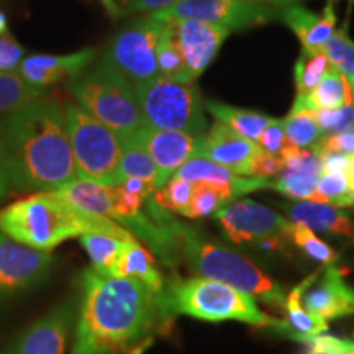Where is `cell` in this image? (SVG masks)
I'll return each mask as SVG.
<instances>
[{
    "label": "cell",
    "instance_id": "6da1fadb",
    "mask_svg": "<svg viewBox=\"0 0 354 354\" xmlns=\"http://www.w3.org/2000/svg\"><path fill=\"white\" fill-rule=\"evenodd\" d=\"M169 317L162 294L143 282L88 268L71 354H141Z\"/></svg>",
    "mask_w": 354,
    "mask_h": 354
},
{
    "label": "cell",
    "instance_id": "7a4b0ae2",
    "mask_svg": "<svg viewBox=\"0 0 354 354\" xmlns=\"http://www.w3.org/2000/svg\"><path fill=\"white\" fill-rule=\"evenodd\" d=\"M12 192H56L77 179L66 110L50 99L7 115L2 120Z\"/></svg>",
    "mask_w": 354,
    "mask_h": 354
},
{
    "label": "cell",
    "instance_id": "3957f363",
    "mask_svg": "<svg viewBox=\"0 0 354 354\" xmlns=\"http://www.w3.org/2000/svg\"><path fill=\"white\" fill-rule=\"evenodd\" d=\"M0 232L12 240L39 251H50L61 243L86 233H112L135 238L130 230L112 218L86 215L57 192H35L0 210Z\"/></svg>",
    "mask_w": 354,
    "mask_h": 354
},
{
    "label": "cell",
    "instance_id": "277c9868",
    "mask_svg": "<svg viewBox=\"0 0 354 354\" xmlns=\"http://www.w3.org/2000/svg\"><path fill=\"white\" fill-rule=\"evenodd\" d=\"M162 221L169 238V251H179L189 268L198 276L225 282L276 307H286V295L281 286L261 272L250 259L209 241L194 228L172 220L166 212Z\"/></svg>",
    "mask_w": 354,
    "mask_h": 354
},
{
    "label": "cell",
    "instance_id": "5b68a950",
    "mask_svg": "<svg viewBox=\"0 0 354 354\" xmlns=\"http://www.w3.org/2000/svg\"><path fill=\"white\" fill-rule=\"evenodd\" d=\"M162 300L169 315H187L207 322L238 320L254 326L289 328L284 322L261 312L250 294L215 279L192 277L177 281L162 292Z\"/></svg>",
    "mask_w": 354,
    "mask_h": 354
},
{
    "label": "cell",
    "instance_id": "8992f818",
    "mask_svg": "<svg viewBox=\"0 0 354 354\" xmlns=\"http://www.w3.org/2000/svg\"><path fill=\"white\" fill-rule=\"evenodd\" d=\"M69 91L79 107L123 141L133 138L143 127L135 86L104 57L71 79Z\"/></svg>",
    "mask_w": 354,
    "mask_h": 354
},
{
    "label": "cell",
    "instance_id": "52a82bcc",
    "mask_svg": "<svg viewBox=\"0 0 354 354\" xmlns=\"http://www.w3.org/2000/svg\"><path fill=\"white\" fill-rule=\"evenodd\" d=\"M143 127L151 130H179L203 136L209 130L205 102L196 84L156 76L135 86Z\"/></svg>",
    "mask_w": 354,
    "mask_h": 354
},
{
    "label": "cell",
    "instance_id": "ba28073f",
    "mask_svg": "<svg viewBox=\"0 0 354 354\" xmlns=\"http://www.w3.org/2000/svg\"><path fill=\"white\" fill-rule=\"evenodd\" d=\"M64 110L77 177L113 185L123 140L79 105H68Z\"/></svg>",
    "mask_w": 354,
    "mask_h": 354
},
{
    "label": "cell",
    "instance_id": "9c48e42d",
    "mask_svg": "<svg viewBox=\"0 0 354 354\" xmlns=\"http://www.w3.org/2000/svg\"><path fill=\"white\" fill-rule=\"evenodd\" d=\"M166 21L154 13L136 19L118 32L104 53V59L120 71L133 86L159 76L156 48Z\"/></svg>",
    "mask_w": 354,
    "mask_h": 354
},
{
    "label": "cell",
    "instance_id": "30bf717a",
    "mask_svg": "<svg viewBox=\"0 0 354 354\" xmlns=\"http://www.w3.org/2000/svg\"><path fill=\"white\" fill-rule=\"evenodd\" d=\"M220 228L233 243H259L264 250H282L290 240L289 221L268 207L245 198L216 212Z\"/></svg>",
    "mask_w": 354,
    "mask_h": 354
},
{
    "label": "cell",
    "instance_id": "8fae6325",
    "mask_svg": "<svg viewBox=\"0 0 354 354\" xmlns=\"http://www.w3.org/2000/svg\"><path fill=\"white\" fill-rule=\"evenodd\" d=\"M159 20H198L225 26L230 32L259 26L281 19L276 8L245 0H180L166 10L154 13Z\"/></svg>",
    "mask_w": 354,
    "mask_h": 354
},
{
    "label": "cell",
    "instance_id": "7c38bea8",
    "mask_svg": "<svg viewBox=\"0 0 354 354\" xmlns=\"http://www.w3.org/2000/svg\"><path fill=\"white\" fill-rule=\"evenodd\" d=\"M53 256L12 240L0 232V300L33 289L48 277Z\"/></svg>",
    "mask_w": 354,
    "mask_h": 354
},
{
    "label": "cell",
    "instance_id": "4fadbf2b",
    "mask_svg": "<svg viewBox=\"0 0 354 354\" xmlns=\"http://www.w3.org/2000/svg\"><path fill=\"white\" fill-rule=\"evenodd\" d=\"M169 25L184 59L183 82L194 84L212 64L232 32L225 26L198 20H169Z\"/></svg>",
    "mask_w": 354,
    "mask_h": 354
},
{
    "label": "cell",
    "instance_id": "5bb4252c",
    "mask_svg": "<svg viewBox=\"0 0 354 354\" xmlns=\"http://www.w3.org/2000/svg\"><path fill=\"white\" fill-rule=\"evenodd\" d=\"M74 325V304H59L20 331L8 344L6 354H64Z\"/></svg>",
    "mask_w": 354,
    "mask_h": 354
},
{
    "label": "cell",
    "instance_id": "9a60e30c",
    "mask_svg": "<svg viewBox=\"0 0 354 354\" xmlns=\"http://www.w3.org/2000/svg\"><path fill=\"white\" fill-rule=\"evenodd\" d=\"M259 153L261 148L256 141L245 138L228 125L215 120L202 136L198 156L225 166L238 176L253 177L254 162Z\"/></svg>",
    "mask_w": 354,
    "mask_h": 354
},
{
    "label": "cell",
    "instance_id": "2e32d148",
    "mask_svg": "<svg viewBox=\"0 0 354 354\" xmlns=\"http://www.w3.org/2000/svg\"><path fill=\"white\" fill-rule=\"evenodd\" d=\"M130 140L136 141L149 153L161 172L165 184L184 162H187L190 158L198 156L202 143V136H194L179 130H151L146 127H141L140 131Z\"/></svg>",
    "mask_w": 354,
    "mask_h": 354
},
{
    "label": "cell",
    "instance_id": "e0dca14e",
    "mask_svg": "<svg viewBox=\"0 0 354 354\" xmlns=\"http://www.w3.org/2000/svg\"><path fill=\"white\" fill-rule=\"evenodd\" d=\"M95 48H84L71 55H26L19 74L26 82L46 91L63 79L76 77L95 63Z\"/></svg>",
    "mask_w": 354,
    "mask_h": 354
},
{
    "label": "cell",
    "instance_id": "ac0fdd59",
    "mask_svg": "<svg viewBox=\"0 0 354 354\" xmlns=\"http://www.w3.org/2000/svg\"><path fill=\"white\" fill-rule=\"evenodd\" d=\"M282 159L281 176L272 183V189L287 197L310 201L322 176V159L310 149L287 143L279 154Z\"/></svg>",
    "mask_w": 354,
    "mask_h": 354
},
{
    "label": "cell",
    "instance_id": "d6986e66",
    "mask_svg": "<svg viewBox=\"0 0 354 354\" xmlns=\"http://www.w3.org/2000/svg\"><path fill=\"white\" fill-rule=\"evenodd\" d=\"M304 292V308L312 315L328 322L354 313V289L343 281L342 271L335 266L326 269L325 276L315 286Z\"/></svg>",
    "mask_w": 354,
    "mask_h": 354
},
{
    "label": "cell",
    "instance_id": "ffe728a7",
    "mask_svg": "<svg viewBox=\"0 0 354 354\" xmlns=\"http://www.w3.org/2000/svg\"><path fill=\"white\" fill-rule=\"evenodd\" d=\"M281 19L297 35L302 44V53L315 55L320 53L325 43L336 30L335 0H328L322 15H317L299 3H292L281 12Z\"/></svg>",
    "mask_w": 354,
    "mask_h": 354
},
{
    "label": "cell",
    "instance_id": "44dd1931",
    "mask_svg": "<svg viewBox=\"0 0 354 354\" xmlns=\"http://www.w3.org/2000/svg\"><path fill=\"white\" fill-rule=\"evenodd\" d=\"M174 176L185 179L190 184H215V185H230L238 192V196L243 194L254 192L259 189L272 187V180L264 179V177H246L234 174L233 171L227 169L225 166L216 165L210 159L202 156L190 158L187 162H184L179 167V171Z\"/></svg>",
    "mask_w": 354,
    "mask_h": 354
},
{
    "label": "cell",
    "instance_id": "7402d4cb",
    "mask_svg": "<svg viewBox=\"0 0 354 354\" xmlns=\"http://www.w3.org/2000/svg\"><path fill=\"white\" fill-rule=\"evenodd\" d=\"M287 214L294 223H302L315 232L354 238V227L348 215L328 203L300 201L287 207Z\"/></svg>",
    "mask_w": 354,
    "mask_h": 354
},
{
    "label": "cell",
    "instance_id": "603a6c76",
    "mask_svg": "<svg viewBox=\"0 0 354 354\" xmlns=\"http://www.w3.org/2000/svg\"><path fill=\"white\" fill-rule=\"evenodd\" d=\"M110 276L136 279V281L143 282L149 289L156 294L165 292V279L162 274L159 272L156 259L146 250L143 245H140L138 240L128 243L115 264L109 269Z\"/></svg>",
    "mask_w": 354,
    "mask_h": 354
},
{
    "label": "cell",
    "instance_id": "cb8c5ba5",
    "mask_svg": "<svg viewBox=\"0 0 354 354\" xmlns=\"http://www.w3.org/2000/svg\"><path fill=\"white\" fill-rule=\"evenodd\" d=\"M56 192L82 214L112 218V185L77 177Z\"/></svg>",
    "mask_w": 354,
    "mask_h": 354
},
{
    "label": "cell",
    "instance_id": "d4e9b609",
    "mask_svg": "<svg viewBox=\"0 0 354 354\" xmlns=\"http://www.w3.org/2000/svg\"><path fill=\"white\" fill-rule=\"evenodd\" d=\"M353 105L351 86L343 76V73L335 66H331L320 84L310 92L308 95H297L292 107L322 110V109H342Z\"/></svg>",
    "mask_w": 354,
    "mask_h": 354
},
{
    "label": "cell",
    "instance_id": "484cf974",
    "mask_svg": "<svg viewBox=\"0 0 354 354\" xmlns=\"http://www.w3.org/2000/svg\"><path fill=\"white\" fill-rule=\"evenodd\" d=\"M125 179L143 180L154 189V192L165 185L156 162L153 161V158L143 146L133 140L123 141V151L117 167V174H115V184H120Z\"/></svg>",
    "mask_w": 354,
    "mask_h": 354
},
{
    "label": "cell",
    "instance_id": "4316f807",
    "mask_svg": "<svg viewBox=\"0 0 354 354\" xmlns=\"http://www.w3.org/2000/svg\"><path fill=\"white\" fill-rule=\"evenodd\" d=\"M205 109L214 115L215 120L225 123L232 130L240 133L248 140L256 141V143L266 128L274 122V118L269 115L254 112V110L232 107V105L216 100H207Z\"/></svg>",
    "mask_w": 354,
    "mask_h": 354
},
{
    "label": "cell",
    "instance_id": "83f0119b",
    "mask_svg": "<svg viewBox=\"0 0 354 354\" xmlns=\"http://www.w3.org/2000/svg\"><path fill=\"white\" fill-rule=\"evenodd\" d=\"M81 245L91 259L92 268L100 272H109L128 243L136 241V238L117 236L112 233H86L79 236Z\"/></svg>",
    "mask_w": 354,
    "mask_h": 354
},
{
    "label": "cell",
    "instance_id": "f1b7e54d",
    "mask_svg": "<svg viewBox=\"0 0 354 354\" xmlns=\"http://www.w3.org/2000/svg\"><path fill=\"white\" fill-rule=\"evenodd\" d=\"M46 95L44 88L32 86L15 73L0 71V115H10Z\"/></svg>",
    "mask_w": 354,
    "mask_h": 354
},
{
    "label": "cell",
    "instance_id": "f546056e",
    "mask_svg": "<svg viewBox=\"0 0 354 354\" xmlns=\"http://www.w3.org/2000/svg\"><path fill=\"white\" fill-rule=\"evenodd\" d=\"M233 197H238V192L230 185L194 184L192 198H190L189 209L184 216L205 218V216L220 212Z\"/></svg>",
    "mask_w": 354,
    "mask_h": 354
},
{
    "label": "cell",
    "instance_id": "4dcf8cb0",
    "mask_svg": "<svg viewBox=\"0 0 354 354\" xmlns=\"http://www.w3.org/2000/svg\"><path fill=\"white\" fill-rule=\"evenodd\" d=\"M313 281H317V272L305 279L302 284L295 287L289 294V297L286 299L289 325L295 331H299V335H322L323 331L328 330V322L322 320L317 315H312V313L302 307L304 292L305 289H308Z\"/></svg>",
    "mask_w": 354,
    "mask_h": 354
},
{
    "label": "cell",
    "instance_id": "1f68e13d",
    "mask_svg": "<svg viewBox=\"0 0 354 354\" xmlns=\"http://www.w3.org/2000/svg\"><path fill=\"white\" fill-rule=\"evenodd\" d=\"M282 122L287 141L299 148H312L323 136L313 110L292 107L290 113L282 118Z\"/></svg>",
    "mask_w": 354,
    "mask_h": 354
},
{
    "label": "cell",
    "instance_id": "d6a6232c",
    "mask_svg": "<svg viewBox=\"0 0 354 354\" xmlns=\"http://www.w3.org/2000/svg\"><path fill=\"white\" fill-rule=\"evenodd\" d=\"M310 201L328 203V205H333L336 209H344V207L354 205L351 189H349L348 172H322L315 192H313Z\"/></svg>",
    "mask_w": 354,
    "mask_h": 354
},
{
    "label": "cell",
    "instance_id": "836d02e7",
    "mask_svg": "<svg viewBox=\"0 0 354 354\" xmlns=\"http://www.w3.org/2000/svg\"><path fill=\"white\" fill-rule=\"evenodd\" d=\"M330 68L331 64L328 57L323 51L315 53V55H305V53H302L294 68L297 95H308L320 84L322 79L325 77Z\"/></svg>",
    "mask_w": 354,
    "mask_h": 354
},
{
    "label": "cell",
    "instance_id": "e575fe53",
    "mask_svg": "<svg viewBox=\"0 0 354 354\" xmlns=\"http://www.w3.org/2000/svg\"><path fill=\"white\" fill-rule=\"evenodd\" d=\"M156 63L159 76H165L174 79L177 82H183L185 66L179 46H177L176 43L169 21H166L165 30H162L161 38H159L156 48Z\"/></svg>",
    "mask_w": 354,
    "mask_h": 354
},
{
    "label": "cell",
    "instance_id": "d590c367",
    "mask_svg": "<svg viewBox=\"0 0 354 354\" xmlns=\"http://www.w3.org/2000/svg\"><path fill=\"white\" fill-rule=\"evenodd\" d=\"M192 190L194 184L177 176H172L161 189H158L153 194L151 201L158 207H161L162 210L185 215V212L189 209L190 198H192Z\"/></svg>",
    "mask_w": 354,
    "mask_h": 354
},
{
    "label": "cell",
    "instance_id": "8d00e7d4",
    "mask_svg": "<svg viewBox=\"0 0 354 354\" xmlns=\"http://www.w3.org/2000/svg\"><path fill=\"white\" fill-rule=\"evenodd\" d=\"M290 240L299 248H302L310 258L320 261V263H333L336 259L333 250L325 241L315 236V233L302 223L290 225Z\"/></svg>",
    "mask_w": 354,
    "mask_h": 354
},
{
    "label": "cell",
    "instance_id": "74e56055",
    "mask_svg": "<svg viewBox=\"0 0 354 354\" xmlns=\"http://www.w3.org/2000/svg\"><path fill=\"white\" fill-rule=\"evenodd\" d=\"M294 339L308 346V354H354V342L326 335H294Z\"/></svg>",
    "mask_w": 354,
    "mask_h": 354
},
{
    "label": "cell",
    "instance_id": "f35d334b",
    "mask_svg": "<svg viewBox=\"0 0 354 354\" xmlns=\"http://www.w3.org/2000/svg\"><path fill=\"white\" fill-rule=\"evenodd\" d=\"M318 156L323 154H354V133L353 131H339L331 133V135L322 136L317 145L310 148Z\"/></svg>",
    "mask_w": 354,
    "mask_h": 354
},
{
    "label": "cell",
    "instance_id": "ab89813d",
    "mask_svg": "<svg viewBox=\"0 0 354 354\" xmlns=\"http://www.w3.org/2000/svg\"><path fill=\"white\" fill-rule=\"evenodd\" d=\"M25 56L26 50L8 30L0 33V71L15 73V71H19V66Z\"/></svg>",
    "mask_w": 354,
    "mask_h": 354
},
{
    "label": "cell",
    "instance_id": "60d3db41",
    "mask_svg": "<svg viewBox=\"0 0 354 354\" xmlns=\"http://www.w3.org/2000/svg\"><path fill=\"white\" fill-rule=\"evenodd\" d=\"M289 143L286 138L284 133V122L274 118V122L263 131V135L259 136L258 145L259 148L266 153L271 154H281L284 146Z\"/></svg>",
    "mask_w": 354,
    "mask_h": 354
},
{
    "label": "cell",
    "instance_id": "b9f144b4",
    "mask_svg": "<svg viewBox=\"0 0 354 354\" xmlns=\"http://www.w3.org/2000/svg\"><path fill=\"white\" fill-rule=\"evenodd\" d=\"M349 43H351V39L348 37V26H343L342 30H335V33L331 35V38L325 43V46L322 50L326 55V57H328L331 66L339 68L344 56H346Z\"/></svg>",
    "mask_w": 354,
    "mask_h": 354
},
{
    "label": "cell",
    "instance_id": "7bdbcfd3",
    "mask_svg": "<svg viewBox=\"0 0 354 354\" xmlns=\"http://www.w3.org/2000/svg\"><path fill=\"white\" fill-rule=\"evenodd\" d=\"M282 169H284V166H282V159L279 154L266 153L261 149V153L258 154L254 162L253 177H264V179H269V177L281 176Z\"/></svg>",
    "mask_w": 354,
    "mask_h": 354
},
{
    "label": "cell",
    "instance_id": "ee69618b",
    "mask_svg": "<svg viewBox=\"0 0 354 354\" xmlns=\"http://www.w3.org/2000/svg\"><path fill=\"white\" fill-rule=\"evenodd\" d=\"M180 0H122L127 12H148L158 13L176 6Z\"/></svg>",
    "mask_w": 354,
    "mask_h": 354
},
{
    "label": "cell",
    "instance_id": "f6af8a7d",
    "mask_svg": "<svg viewBox=\"0 0 354 354\" xmlns=\"http://www.w3.org/2000/svg\"><path fill=\"white\" fill-rule=\"evenodd\" d=\"M10 192H12L10 171H8L7 153H6V146H3V140H2V128H0V202H2Z\"/></svg>",
    "mask_w": 354,
    "mask_h": 354
},
{
    "label": "cell",
    "instance_id": "bcb514c9",
    "mask_svg": "<svg viewBox=\"0 0 354 354\" xmlns=\"http://www.w3.org/2000/svg\"><path fill=\"white\" fill-rule=\"evenodd\" d=\"M351 156H349V154H323V156H320L322 172H330V171L348 172L349 162H351Z\"/></svg>",
    "mask_w": 354,
    "mask_h": 354
},
{
    "label": "cell",
    "instance_id": "7dc6e473",
    "mask_svg": "<svg viewBox=\"0 0 354 354\" xmlns=\"http://www.w3.org/2000/svg\"><path fill=\"white\" fill-rule=\"evenodd\" d=\"M339 71L343 73V76L346 77V81L349 82L351 88L354 87V41L349 43L346 56H344L343 63L339 64Z\"/></svg>",
    "mask_w": 354,
    "mask_h": 354
},
{
    "label": "cell",
    "instance_id": "c3c4849f",
    "mask_svg": "<svg viewBox=\"0 0 354 354\" xmlns=\"http://www.w3.org/2000/svg\"><path fill=\"white\" fill-rule=\"evenodd\" d=\"M100 3H102V7L105 8V12H107L113 20L120 19V17L123 15V8L118 7V3L115 2V0H100Z\"/></svg>",
    "mask_w": 354,
    "mask_h": 354
},
{
    "label": "cell",
    "instance_id": "681fc988",
    "mask_svg": "<svg viewBox=\"0 0 354 354\" xmlns=\"http://www.w3.org/2000/svg\"><path fill=\"white\" fill-rule=\"evenodd\" d=\"M348 179H349V189H351V197H353V203H354V154L351 156V162H349Z\"/></svg>",
    "mask_w": 354,
    "mask_h": 354
},
{
    "label": "cell",
    "instance_id": "f907efd6",
    "mask_svg": "<svg viewBox=\"0 0 354 354\" xmlns=\"http://www.w3.org/2000/svg\"><path fill=\"white\" fill-rule=\"evenodd\" d=\"M7 15L6 13H3L2 10H0V33H3V32H7Z\"/></svg>",
    "mask_w": 354,
    "mask_h": 354
},
{
    "label": "cell",
    "instance_id": "816d5d0a",
    "mask_svg": "<svg viewBox=\"0 0 354 354\" xmlns=\"http://www.w3.org/2000/svg\"><path fill=\"white\" fill-rule=\"evenodd\" d=\"M245 2H261V0H245ZM271 2L277 3H297L300 0H271Z\"/></svg>",
    "mask_w": 354,
    "mask_h": 354
},
{
    "label": "cell",
    "instance_id": "f5cc1de1",
    "mask_svg": "<svg viewBox=\"0 0 354 354\" xmlns=\"http://www.w3.org/2000/svg\"><path fill=\"white\" fill-rule=\"evenodd\" d=\"M348 2H349V8H351L353 3H354V0H348Z\"/></svg>",
    "mask_w": 354,
    "mask_h": 354
},
{
    "label": "cell",
    "instance_id": "db71d44e",
    "mask_svg": "<svg viewBox=\"0 0 354 354\" xmlns=\"http://www.w3.org/2000/svg\"><path fill=\"white\" fill-rule=\"evenodd\" d=\"M351 92H353V104H354V87L351 88Z\"/></svg>",
    "mask_w": 354,
    "mask_h": 354
},
{
    "label": "cell",
    "instance_id": "11a10c76",
    "mask_svg": "<svg viewBox=\"0 0 354 354\" xmlns=\"http://www.w3.org/2000/svg\"><path fill=\"white\" fill-rule=\"evenodd\" d=\"M0 128H2V120H0Z\"/></svg>",
    "mask_w": 354,
    "mask_h": 354
}]
</instances>
